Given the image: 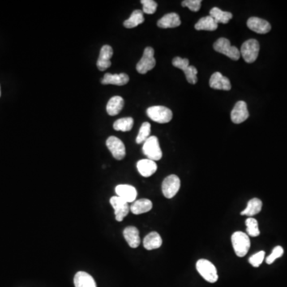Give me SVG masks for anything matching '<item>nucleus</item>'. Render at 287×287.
Returning <instances> with one entry per match:
<instances>
[{
	"label": "nucleus",
	"instance_id": "nucleus-20",
	"mask_svg": "<svg viewBox=\"0 0 287 287\" xmlns=\"http://www.w3.org/2000/svg\"><path fill=\"white\" fill-rule=\"evenodd\" d=\"M74 283L75 287H96L95 279L84 271L77 273L74 276Z\"/></svg>",
	"mask_w": 287,
	"mask_h": 287
},
{
	"label": "nucleus",
	"instance_id": "nucleus-12",
	"mask_svg": "<svg viewBox=\"0 0 287 287\" xmlns=\"http://www.w3.org/2000/svg\"><path fill=\"white\" fill-rule=\"evenodd\" d=\"M117 195L127 203H134L138 196V191L134 186L129 185H117L115 189Z\"/></svg>",
	"mask_w": 287,
	"mask_h": 287
},
{
	"label": "nucleus",
	"instance_id": "nucleus-19",
	"mask_svg": "<svg viewBox=\"0 0 287 287\" xmlns=\"http://www.w3.org/2000/svg\"><path fill=\"white\" fill-rule=\"evenodd\" d=\"M181 21L177 13H169L158 21L157 26L160 28H174L181 26Z\"/></svg>",
	"mask_w": 287,
	"mask_h": 287
},
{
	"label": "nucleus",
	"instance_id": "nucleus-22",
	"mask_svg": "<svg viewBox=\"0 0 287 287\" xmlns=\"http://www.w3.org/2000/svg\"><path fill=\"white\" fill-rule=\"evenodd\" d=\"M152 208V201L148 199H141L134 201L130 207V211L134 215H141L151 211Z\"/></svg>",
	"mask_w": 287,
	"mask_h": 287
},
{
	"label": "nucleus",
	"instance_id": "nucleus-2",
	"mask_svg": "<svg viewBox=\"0 0 287 287\" xmlns=\"http://www.w3.org/2000/svg\"><path fill=\"white\" fill-rule=\"evenodd\" d=\"M214 49L215 51L223 53L231 59L237 61L239 59L240 51L238 48L231 45V42L225 38H220L214 43Z\"/></svg>",
	"mask_w": 287,
	"mask_h": 287
},
{
	"label": "nucleus",
	"instance_id": "nucleus-7",
	"mask_svg": "<svg viewBox=\"0 0 287 287\" xmlns=\"http://www.w3.org/2000/svg\"><path fill=\"white\" fill-rule=\"evenodd\" d=\"M156 66V59L154 57V49L152 48H146L144 50L143 56L137 65V70L139 74H147Z\"/></svg>",
	"mask_w": 287,
	"mask_h": 287
},
{
	"label": "nucleus",
	"instance_id": "nucleus-37",
	"mask_svg": "<svg viewBox=\"0 0 287 287\" xmlns=\"http://www.w3.org/2000/svg\"><path fill=\"white\" fill-rule=\"evenodd\" d=\"M0 96H1V88H0Z\"/></svg>",
	"mask_w": 287,
	"mask_h": 287
},
{
	"label": "nucleus",
	"instance_id": "nucleus-26",
	"mask_svg": "<svg viewBox=\"0 0 287 287\" xmlns=\"http://www.w3.org/2000/svg\"><path fill=\"white\" fill-rule=\"evenodd\" d=\"M210 16L212 17L217 23H228L233 17V14L228 11H224L218 7H213L210 10Z\"/></svg>",
	"mask_w": 287,
	"mask_h": 287
},
{
	"label": "nucleus",
	"instance_id": "nucleus-30",
	"mask_svg": "<svg viewBox=\"0 0 287 287\" xmlns=\"http://www.w3.org/2000/svg\"><path fill=\"white\" fill-rule=\"evenodd\" d=\"M246 232L248 236L251 237H257L260 235V231L258 229V224L255 219L249 217L246 220Z\"/></svg>",
	"mask_w": 287,
	"mask_h": 287
},
{
	"label": "nucleus",
	"instance_id": "nucleus-29",
	"mask_svg": "<svg viewBox=\"0 0 287 287\" xmlns=\"http://www.w3.org/2000/svg\"><path fill=\"white\" fill-rule=\"evenodd\" d=\"M150 133H151V125L148 122H144L136 139L137 144H140L144 143L146 140L149 138Z\"/></svg>",
	"mask_w": 287,
	"mask_h": 287
},
{
	"label": "nucleus",
	"instance_id": "nucleus-28",
	"mask_svg": "<svg viewBox=\"0 0 287 287\" xmlns=\"http://www.w3.org/2000/svg\"><path fill=\"white\" fill-rule=\"evenodd\" d=\"M134 121L132 117H124L117 120L113 124V129L117 131H130L134 126Z\"/></svg>",
	"mask_w": 287,
	"mask_h": 287
},
{
	"label": "nucleus",
	"instance_id": "nucleus-17",
	"mask_svg": "<svg viewBox=\"0 0 287 287\" xmlns=\"http://www.w3.org/2000/svg\"><path fill=\"white\" fill-rule=\"evenodd\" d=\"M123 236L126 242L132 248H137L141 243L139 231L136 227H127L124 230Z\"/></svg>",
	"mask_w": 287,
	"mask_h": 287
},
{
	"label": "nucleus",
	"instance_id": "nucleus-1",
	"mask_svg": "<svg viewBox=\"0 0 287 287\" xmlns=\"http://www.w3.org/2000/svg\"><path fill=\"white\" fill-rule=\"evenodd\" d=\"M232 242L236 255L240 258L245 256L250 250V238L244 232H235L232 236Z\"/></svg>",
	"mask_w": 287,
	"mask_h": 287
},
{
	"label": "nucleus",
	"instance_id": "nucleus-34",
	"mask_svg": "<svg viewBox=\"0 0 287 287\" xmlns=\"http://www.w3.org/2000/svg\"><path fill=\"white\" fill-rule=\"evenodd\" d=\"M264 258V251H259L256 254H253L252 256L249 258V263L254 267H258L263 263Z\"/></svg>",
	"mask_w": 287,
	"mask_h": 287
},
{
	"label": "nucleus",
	"instance_id": "nucleus-23",
	"mask_svg": "<svg viewBox=\"0 0 287 287\" xmlns=\"http://www.w3.org/2000/svg\"><path fill=\"white\" fill-rule=\"evenodd\" d=\"M124 99L120 96H114L109 99L107 104L106 110L110 116H116L122 110L124 107Z\"/></svg>",
	"mask_w": 287,
	"mask_h": 287
},
{
	"label": "nucleus",
	"instance_id": "nucleus-5",
	"mask_svg": "<svg viewBox=\"0 0 287 287\" xmlns=\"http://www.w3.org/2000/svg\"><path fill=\"white\" fill-rule=\"evenodd\" d=\"M143 152L149 160L156 161L162 158V151L160 149L158 138L155 136L149 137L144 143Z\"/></svg>",
	"mask_w": 287,
	"mask_h": 287
},
{
	"label": "nucleus",
	"instance_id": "nucleus-10",
	"mask_svg": "<svg viewBox=\"0 0 287 287\" xmlns=\"http://www.w3.org/2000/svg\"><path fill=\"white\" fill-rule=\"evenodd\" d=\"M106 146L116 160H123L125 158L126 154L125 144L119 138L113 136L109 137L106 141Z\"/></svg>",
	"mask_w": 287,
	"mask_h": 287
},
{
	"label": "nucleus",
	"instance_id": "nucleus-32",
	"mask_svg": "<svg viewBox=\"0 0 287 287\" xmlns=\"http://www.w3.org/2000/svg\"><path fill=\"white\" fill-rule=\"evenodd\" d=\"M141 2L143 5V12L148 14H152L156 12L157 3L153 0H142Z\"/></svg>",
	"mask_w": 287,
	"mask_h": 287
},
{
	"label": "nucleus",
	"instance_id": "nucleus-11",
	"mask_svg": "<svg viewBox=\"0 0 287 287\" xmlns=\"http://www.w3.org/2000/svg\"><path fill=\"white\" fill-rule=\"evenodd\" d=\"M249 117V112L246 103L243 100H239L236 103L234 109L231 113V118L233 123L240 124L246 121Z\"/></svg>",
	"mask_w": 287,
	"mask_h": 287
},
{
	"label": "nucleus",
	"instance_id": "nucleus-3",
	"mask_svg": "<svg viewBox=\"0 0 287 287\" xmlns=\"http://www.w3.org/2000/svg\"><path fill=\"white\" fill-rule=\"evenodd\" d=\"M196 270L199 275L208 283H214L217 282V270L213 263L207 259H199L196 263Z\"/></svg>",
	"mask_w": 287,
	"mask_h": 287
},
{
	"label": "nucleus",
	"instance_id": "nucleus-8",
	"mask_svg": "<svg viewBox=\"0 0 287 287\" xmlns=\"http://www.w3.org/2000/svg\"><path fill=\"white\" fill-rule=\"evenodd\" d=\"M161 189L164 197L173 198L181 189V180L176 175H170L164 179Z\"/></svg>",
	"mask_w": 287,
	"mask_h": 287
},
{
	"label": "nucleus",
	"instance_id": "nucleus-35",
	"mask_svg": "<svg viewBox=\"0 0 287 287\" xmlns=\"http://www.w3.org/2000/svg\"><path fill=\"white\" fill-rule=\"evenodd\" d=\"M201 3H202L201 0H185V1H183L182 6H187L189 7V10L196 12L200 9Z\"/></svg>",
	"mask_w": 287,
	"mask_h": 287
},
{
	"label": "nucleus",
	"instance_id": "nucleus-21",
	"mask_svg": "<svg viewBox=\"0 0 287 287\" xmlns=\"http://www.w3.org/2000/svg\"><path fill=\"white\" fill-rule=\"evenodd\" d=\"M144 247L148 250L160 248L162 245V239L157 232H150L143 240Z\"/></svg>",
	"mask_w": 287,
	"mask_h": 287
},
{
	"label": "nucleus",
	"instance_id": "nucleus-6",
	"mask_svg": "<svg viewBox=\"0 0 287 287\" xmlns=\"http://www.w3.org/2000/svg\"><path fill=\"white\" fill-rule=\"evenodd\" d=\"M259 43L255 39H249L242 44L240 49V54L242 56L245 62L252 63L255 62L259 53Z\"/></svg>",
	"mask_w": 287,
	"mask_h": 287
},
{
	"label": "nucleus",
	"instance_id": "nucleus-36",
	"mask_svg": "<svg viewBox=\"0 0 287 287\" xmlns=\"http://www.w3.org/2000/svg\"><path fill=\"white\" fill-rule=\"evenodd\" d=\"M172 65H173L175 67L181 69L183 71H184L188 66H190L188 58H182V57H175L174 59L172 60Z\"/></svg>",
	"mask_w": 287,
	"mask_h": 287
},
{
	"label": "nucleus",
	"instance_id": "nucleus-14",
	"mask_svg": "<svg viewBox=\"0 0 287 287\" xmlns=\"http://www.w3.org/2000/svg\"><path fill=\"white\" fill-rule=\"evenodd\" d=\"M209 85L211 88L214 90H221V91H230L232 89V85L229 79L227 77L220 74V72H215L210 78Z\"/></svg>",
	"mask_w": 287,
	"mask_h": 287
},
{
	"label": "nucleus",
	"instance_id": "nucleus-33",
	"mask_svg": "<svg viewBox=\"0 0 287 287\" xmlns=\"http://www.w3.org/2000/svg\"><path fill=\"white\" fill-rule=\"evenodd\" d=\"M283 253H284V250L282 246H278L275 247L272 250V253L266 259L267 264H272L277 258L283 256Z\"/></svg>",
	"mask_w": 287,
	"mask_h": 287
},
{
	"label": "nucleus",
	"instance_id": "nucleus-25",
	"mask_svg": "<svg viewBox=\"0 0 287 287\" xmlns=\"http://www.w3.org/2000/svg\"><path fill=\"white\" fill-rule=\"evenodd\" d=\"M262 207H263L262 201L258 198H254L249 201L246 208L241 212V215L252 217L260 212Z\"/></svg>",
	"mask_w": 287,
	"mask_h": 287
},
{
	"label": "nucleus",
	"instance_id": "nucleus-13",
	"mask_svg": "<svg viewBox=\"0 0 287 287\" xmlns=\"http://www.w3.org/2000/svg\"><path fill=\"white\" fill-rule=\"evenodd\" d=\"M113 54V48L110 46H103L100 49V55L96 62V66L100 71H104L111 66L110 58Z\"/></svg>",
	"mask_w": 287,
	"mask_h": 287
},
{
	"label": "nucleus",
	"instance_id": "nucleus-9",
	"mask_svg": "<svg viewBox=\"0 0 287 287\" xmlns=\"http://www.w3.org/2000/svg\"><path fill=\"white\" fill-rule=\"evenodd\" d=\"M109 203L114 209L115 218L117 221H122L129 215L130 207L129 206V203H127L126 201L121 199L117 195H114L111 197Z\"/></svg>",
	"mask_w": 287,
	"mask_h": 287
},
{
	"label": "nucleus",
	"instance_id": "nucleus-27",
	"mask_svg": "<svg viewBox=\"0 0 287 287\" xmlns=\"http://www.w3.org/2000/svg\"><path fill=\"white\" fill-rule=\"evenodd\" d=\"M144 21L143 12L141 10H135L132 13L131 16L124 22V27L126 28H134L140 24H142Z\"/></svg>",
	"mask_w": 287,
	"mask_h": 287
},
{
	"label": "nucleus",
	"instance_id": "nucleus-15",
	"mask_svg": "<svg viewBox=\"0 0 287 287\" xmlns=\"http://www.w3.org/2000/svg\"><path fill=\"white\" fill-rule=\"evenodd\" d=\"M246 24L249 29L258 34H267L271 30V24L267 21L257 17L250 18Z\"/></svg>",
	"mask_w": 287,
	"mask_h": 287
},
{
	"label": "nucleus",
	"instance_id": "nucleus-4",
	"mask_svg": "<svg viewBox=\"0 0 287 287\" xmlns=\"http://www.w3.org/2000/svg\"><path fill=\"white\" fill-rule=\"evenodd\" d=\"M147 114L150 119L160 124L168 123L172 119L173 116L170 109L160 105L149 107L147 109Z\"/></svg>",
	"mask_w": 287,
	"mask_h": 287
},
{
	"label": "nucleus",
	"instance_id": "nucleus-24",
	"mask_svg": "<svg viewBox=\"0 0 287 287\" xmlns=\"http://www.w3.org/2000/svg\"><path fill=\"white\" fill-rule=\"evenodd\" d=\"M217 28V22L210 15L201 18L195 25V29L197 31H214Z\"/></svg>",
	"mask_w": 287,
	"mask_h": 287
},
{
	"label": "nucleus",
	"instance_id": "nucleus-31",
	"mask_svg": "<svg viewBox=\"0 0 287 287\" xmlns=\"http://www.w3.org/2000/svg\"><path fill=\"white\" fill-rule=\"evenodd\" d=\"M184 73H185V76H186L187 80L189 83L194 85L196 83L197 81V74H198V71H197L196 68L195 66H189L184 70Z\"/></svg>",
	"mask_w": 287,
	"mask_h": 287
},
{
	"label": "nucleus",
	"instance_id": "nucleus-16",
	"mask_svg": "<svg viewBox=\"0 0 287 287\" xmlns=\"http://www.w3.org/2000/svg\"><path fill=\"white\" fill-rule=\"evenodd\" d=\"M138 172L144 177H149L157 170L156 162L149 159H143L137 164Z\"/></svg>",
	"mask_w": 287,
	"mask_h": 287
},
{
	"label": "nucleus",
	"instance_id": "nucleus-18",
	"mask_svg": "<svg viewBox=\"0 0 287 287\" xmlns=\"http://www.w3.org/2000/svg\"><path fill=\"white\" fill-rule=\"evenodd\" d=\"M129 81V77L124 73L119 74H112L108 73L105 74V76L101 79L100 82L103 85H115V86H121L127 84Z\"/></svg>",
	"mask_w": 287,
	"mask_h": 287
}]
</instances>
